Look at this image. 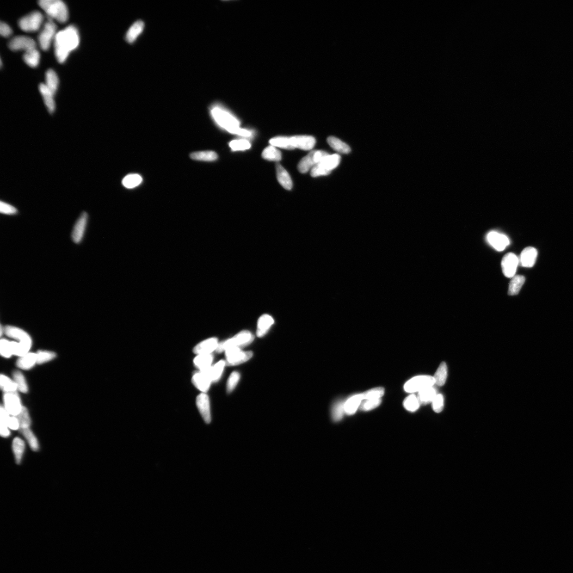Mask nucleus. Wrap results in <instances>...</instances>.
<instances>
[{"label":"nucleus","instance_id":"obj_37","mask_svg":"<svg viewBox=\"0 0 573 573\" xmlns=\"http://www.w3.org/2000/svg\"><path fill=\"white\" fill-rule=\"evenodd\" d=\"M359 569V560L356 558H350L345 562L341 573H358Z\"/></svg>","mask_w":573,"mask_h":573},{"label":"nucleus","instance_id":"obj_29","mask_svg":"<svg viewBox=\"0 0 573 573\" xmlns=\"http://www.w3.org/2000/svg\"><path fill=\"white\" fill-rule=\"evenodd\" d=\"M213 272L212 264L207 262H196L188 264L183 271V275L189 282L198 283L209 278Z\"/></svg>","mask_w":573,"mask_h":573},{"label":"nucleus","instance_id":"obj_31","mask_svg":"<svg viewBox=\"0 0 573 573\" xmlns=\"http://www.w3.org/2000/svg\"><path fill=\"white\" fill-rule=\"evenodd\" d=\"M56 546H64L82 538L85 532L82 528L62 526L55 529Z\"/></svg>","mask_w":573,"mask_h":573},{"label":"nucleus","instance_id":"obj_12","mask_svg":"<svg viewBox=\"0 0 573 573\" xmlns=\"http://www.w3.org/2000/svg\"><path fill=\"white\" fill-rule=\"evenodd\" d=\"M438 218L443 223L464 225L470 223L474 214L471 205L462 203H447L436 205Z\"/></svg>","mask_w":573,"mask_h":573},{"label":"nucleus","instance_id":"obj_38","mask_svg":"<svg viewBox=\"0 0 573 573\" xmlns=\"http://www.w3.org/2000/svg\"><path fill=\"white\" fill-rule=\"evenodd\" d=\"M0 573H23L21 570L16 569L12 565L7 563V562H2L1 567H0Z\"/></svg>","mask_w":573,"mask_h":573},{"label":"nucleus","instance_id":"obj_26","mask_svg":"<svg viewBox=\"0 0 573 573\" xmlns=\"http://www.w3.org/2000/svg\"><path fill=\"white\" fill-rule=\"evenodd\" d=\"M393 234L396 239L404 241L418 242L422 239V230L409 219L399 221Z\"/></svg>","mask_w":573,"mask_h":573},{"label":"nucleus","instance_id":"obj_16","mask_svg":"<svg viewBox=\"0 0 573 573\" xmlns=\"http://www.w3.org/2000/svg\"><path fill=\"white\" fill-rule=\"evenodd\" d=\"M410 484L411 480L407 474L402 472L392 474L388 479L386 484V504L389 506L397 504L402 498Z\"/></svg>","mask_w":573,"mask_h":573},{"label":"nucleus","instance_id":"obj_25","mask_svg":"<svg viewBox=\"0 0 573 573\" xmlns=\"http://www.w3.org/2000/svg\"><path fill=\"white\" fill-rule=\"evenodd\" d=\"M285 236L286 239L294 241L318 242L325 239L327 234L320 227L305 226L286 230Z\"/></svg>","mask_w":573,"mask_h":573},{"label":"nucleus","instance_id":"obj_21","mask_svg":"<svg viewBox=\"0 0 573 573\" xmlns=\"http://www.w3.org/2000/svg\"><path fill=\"white\" fill-rule=\"evenodd\" d=\"M318 542L320 534L317 531L299 532L291 538V545L300 556H305L316 552Z\"/></svg>","mask_w":573,"mask_h":573},{"label":"nucleus","instance_id":"obj_28","mask_svg":"<svg viewBox=\"0 0 573 573\" xmlns=\"http://www.w3.org/2000/svg\"><path fill=\"white\" fill-rule=\"evenodd\" d=\"M339 545L336 540H331L321 549H317L316 552L313 554L318 572L322 573L330 569L336 554Z\"/></svg>","mask_w":573,"mask_h":573},{"label":"nucleus","instance_id":"obj_27","mask_svg":"<svg viewBox=\"0 0 573 573\" xmlns=\"http://www.w3.org/2000/svg\"><path fill=\"white\" fill-rule=\"evenodd\" d=\"M404 215L407 219L413 221H422L429 224H441L442 221L438 218L435 207L431 205H413L404 210Z\"/></svg>","mask_w":573,"mask_h":573},{"label":"nucleus","instance_id":"obj_7","mask_svg":"<svg viewBox=\"0 0 573 573\" xmlns=\"http://www.w3.org/2000/svg\"><path fill=\"white\" fill-rule=\"evenodd\" d=\"M65 24L61 19L51 17L31 28L28 33L32 45L39 48L56 46L62 39Z\"/></svg>","mask_w":573,"mask_h":573},{"label":"nucleus","instance_id":"obj_20","mask_svg":"<svg viewBox=\"0 0 573 573\" xmlns=\"http://www.w3.org/2000/svg\"><path fill=\"white\" fill-rule=\"evenodd\" d=\"M19 533L34 535L44 529L48 513H16Z\"/></svg>","mask_w":573,"mask_h":573},{"label":"nucleus","instance_id":"obj_3","mask_svg":"<svg viewBox=\"0 0 573 573\" xmlns=\"http://www.w3.org/2000/svg\"><path fill=\"white\" fill-rule=\"evenodd\" d=\"M58 8L67 15L74 28L83 29L90 35H97L102 29L101 10L90 0H61Z\"/></svg>","mask_w":573,"mask_h":573},{"label":"nucleus","instance_id":"obj_32","mask_svg":"<svg viewBox=\"0 0 573 573\" xmlns=\"http://www.w3.org/2000/svg\"><path fill=\"white\" fill-rule=\"evenodd\" d=\"M0 528L4 535L15 537L19 533L16 513L9 509H2L0 513Z\"/></svg>","mask_w":573,"mask_h":573},{"label":"nucleus","instance_id":"obj_4","mask_svg":"<svg viewBox=\"0 0 573 573\" xmlns=\"http://www.w3.org/2000/svg\"><path fill=\"white\" fill-rule=\"evenodd\" d=\"M382 505L374 497L364 496L353 502L347 508L328 515L325 527L327 529L338 527L340 524L348 521L364 522L375 517L380 512Z\"/></svg>","mask_w":573,"mask_h":573},{"label":"nucleus","instance_id":"obj_34","mask_svg":"<svg viewBox=\"0 0 573 573\" xmlns=\"http://www.w3.org/2000/svg\"><path fill=\"white\" fill-rule=\"evenodd\" d=\"M0 318L2 320L10 323H22L26 320V316L23 311L3 302L0 305Z\"/></svg>","mask_w":573,"mask_h":573},{"label":"nucleus","instance_id":"obj_17","mask_svg":"<svg viewBox=\"0 0 573 573\" xmlns=\"http://www.w3.org/2000/svg\"><path fill=\"white\" fill-rule=\"evenodd\" d=\"M55 545H56L55 531L43 529L39 533L31 535L26 540L25 549L30 554L42 555L48 553Z\"/></svg>","mask_w":573,"mask_h":573},{"label":"nucleus","instance_id":"obj_18","mask_svg":"<svg viewBox=\"0 0 573 573\" xmlns=\"http://www.w3.org/2000/svg\"><path fill=\"white\" fill-rule=\"evenodd\" d=\"M217 41V36L212 31H207L200 35L194 42L188 58L194 66L201 64L208 53L212 51Z\"/></svg>","mask_w":573,"mask_h":573},{"label":"nucleus","instance_id":"obj_5","mask_svg":"<svg viewBox=\"0 0 573 573\" xmlns=\"http://www.w3.org/2000/svg\"><path fill=\"white\" fill-rule=\"evenodd\" d=\"M511 240V236L506 231L492 232L467 254V264L474 266L495 262L509 247Z\"/></svg>","mask_w":573,"mask_h":573},{"label":"nucleus","instance_id":"obj_1","mask_svg":"<svg viewBox=\"0 0 573 573\" xmlns=\"http://www.w3.org/2000/svg\"><path fill=\"white\" fill-rule=\"evenodd\" d=\"M119 63L120 56L117 44L110 37L85 49L82 58V72L87 93L96 94L105 80L117 71Z\"/></svg>","mask_w":573,"mask_h":573},{"label":"nucleus","instance_id":"obj_13","mask_svg":"<svg viewBox=\"0 0 573 573\" xmlns=\"http://www.w3.org/2000/svg\"><path fill=\"white\" fill-rule=\"evenodd\" d=\"M327 517L325 507L312 508L295 518L290 527L296 533L317 531V529L325 525Z\"/></svg>","mask_w":573,"mask_h":573},{"label":"nucleus","instance_id":"obj_15","mask_svg":"<svg viewBox=\"0 0 573 573\" xmlns=\"http://www.w3.org/2000/svg\"><path fill=\"white\" fill-rule=\"evenodd\" d=\"M58 133L74 169L78 171L83 163V153L80 150L82 142L75 136L68 126H60L58 129Z\"/></svg>","mask_w":573,"mask_h":573},{"label":"nucleus","instance_id":"obj_35","mask_svg":"<svg viewBox=\"0 0 573 573\" xmlns=\"http://www.w3.org/2000/svg\"><path fill=\"white\" fill-rule=\"evenodd\" d=\"M19 50L17 42L7 34L1 33L0 36V51L4 55L12 56Z\"/></svg>","mask_w":573,"mask_h":573},{"label":"nucleus","instance_id":"obj_33","mask_svg":"<svg viewBox=\"0 0 573 573\" xmlns=\"http://www.w3.org/2000/svg\"><path fill=\"white\" fill-rule=\"evenodd\" d=\"M313 554L300 556L291 561L289 566V573H318Z\"/></svg>","mask_w":573,"mask_h":573},{"label":"nucleus","instance_id":"obj_10","mask_svg":"<svg viewBox=\"0 0 573 573\" xmlns=\"http://www.w3.org/2000/svg\"><path fill=\"white\" fill-rule=\"evenodd\" d=\"M53 64L47 57L28 53L21 56L13 64V71L16 75H35L41 78L53 73Z\"/></svg>","mask_w":573,"mask_h":573},{"label":"nucleus","instance_id":"obj_23","mask_svg":"<svg viewBox=\"0 0 573 573\" xmlns=\"http://www.w3.org/2000/svg\"><path fill=\"white\" fill-rule=\"evenodd\" d=\"M37 94L47 101L57 99L60 89V80L55 74H51L39 78L35 84Z\"/></svg>","mask_w":573,"mask_h":573},{"label":"nucleus","instance_id":"obj_36","mask_svg":"<svg viewBox=\"0 0 573 573\" xmlns=\"http://www.w3.org/2000/svg\"><path fill=\"white\" fill-rule=\"evenodd\" d=\"M20 570L23 573H40L35 562L28 556H24L19 560Z\"/></svg>","mask_w":573,"mask_h":573},{"label":"nucleus","instance_id":"obj_6","mask_svg":"<svg viewBox=\"0 0 573 573\" xmlns=\"http://www.w3.org/2000/svg\"><path fill=\"white\" fill-rule=\"evenodd\" d=\"M493 231L483 225L469 226L458 234L447 246V256L452 259H461L482 242Z\"/></svg>","mask_w":573,"mask_h":573},{"label":"nucleus","instance_id":"obj_11","mask_svg":"<svg viewBox=\"0 0 573 573\" xmlns=\"http://www.w3.org/2000/svg\"><path fill=\"white\" fill-rule=\"evenodd\" d=\"M132 330V320L129 318H124L113 334L108 348V359L112 365H121L126 358Z\"/></svg>","mask_w":573,"mask_h":573},{"label":"nucleus","instance_id":"obj_8","mask_svg":"<svg viewBox=\"0 0 573 573\" xmlns=\"http://www.w3.org/2000/svg\"><path fill=\"white\" fill-rule=\"evenodd\" d=\"M72 31L67 35L60 51L58 53V62L62 73L72 75L79 58H82L85 49V37L78 28L72 26Z\"/></svg>","mask_w":573,"mask_h":573},{"label":"nucleus","instance_id":"obj_2","mask_svg":"<svg viewBox=\"0 0 573 573\" xmlns=\"http://www.w3.org/2000/svg\"><path fill=\"white\" fill-rule=\"evenodd\" d=\"M316 171L323 185L344 199L364 205L377 203L375 196L359 191L358 180L331 156L323 155L318 159Z\"/></svg>","mask_w":573,"mask_h":573},{"label":"nucleus","instance_id":"obj_39","mask_svg":"<svg viewBox=\"0 0 573 573\" xmlns=\"http://www.w3.org/2000/svg\"><path fill=\"white\" fill-rule=\"evenodd\" d=\"M0 496H1V500L0 501H1V504H3L4 502L5 497H6L7 498V493L4 491L3 488H1V495H0Z\"/></svg>","mask_w":573,"mask_h":573},{"label":"nucleus","instance_id":"obj_9","mask_svg":"<svg viewBox=\"0 0 573 573\" xmlns=\"http://www.w3.org/2000/svg\"><path fill=\"white\" fill-rule=\"evenodd\" d=\"M339 545L343 549H353L368 544L379 534L377 527H366L356 521L344 522L338 526Z\"/></svg>","mask_w":573,"mask_h":573},{"label":"nucleus","instance_id":"obj_22","mask_svg":"<svg viewBox=\"0 0 573 573\" xmlns=\"http://www.w3.org/2000/svg\"><path fill=\"white\" fill-rule=\"evenodd\" d=\"M490 212L495 220L507 229L522 230L526 228V221L504 205H495L491 207Z\"/></svg>","mask_w":573,"mask_h":573},{"label":"nucleus","instance_id":"obj_14","mask_svg":"<svg viewBox=\"0 0 573 573\" xmlns=\"http://www.w3.org/2000/svg\"><path fill=\"white\" fill-rule=\"evenodd\" d=\"M7 500L10 504L28 513H48L45 502L29 491L10 488L6 491Z\"/></svg>","mask_w":573,"mask_h":573},{"label":"nucleus","instance_id":"obj_24","mask_svg":"<svg viewBox=\"0 0 573 573\" xmlns=\"http://www.w3.org/2000/svg\"><path fill=\"white\" fill-rule=\"evenodd\" d=\"M68 119L69 128L83 142L88 128V118L83 107L78 104L70 107Z\"/></svg>","mask_w":573,"mask_h":573},{"label":"nucleus","instance_id":"obj_19","mask_svg":"<svg viewBox=\"0 0 573 573\" xmlns=\"http://www.w3.org/2000/svg\"><path fill=\"white\" fill-rule=\"evenodd\" d=\"M414 252L416 268L420 277L426 283L436 284L439 280V273L434 262L420 246H416Z\"/></svg>","mask_w":573,"mask_h":573},{"label":"nucleus","instance_id":"obj_30","mask_svg":"<svg viewBox=\"0 0 573 573\" xmlns=\"http://www.w3.org/2000/svg\"><path fill=\"white\" fill-rule=\"evenodd\" d=\"M344 220L349 226H365L374 224L376 215L370 209H352L344 214Z\"/></svg>","mask_w":573,"mask_h":573}]
</instances>
